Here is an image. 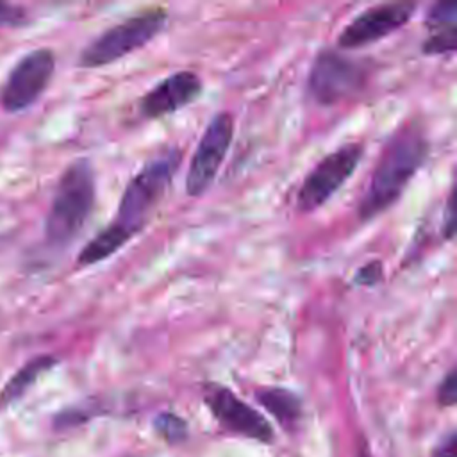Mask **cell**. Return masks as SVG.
Returning a JSON list of instances; mask_svg holds the SVG:
<instances>
[{"label":"cell","mask_w":457,"mask_h":457,"mask_svg":"<svg viewBox=\"0 0 457 457\" xmlns=\"http://www.w3.org/2000/svg\"><path fill=\"white\" fill-rule=\"evenodd\" d=\"M96 198L95 170L87 159L73 161L61 175L45 220V237L54 248L68 246L89 220Z\"/></svg>","instance_id":"cell-2"},{"label":"cell","mask_w":457,"mask_h":457,"mask_svg":"<svg viewBox=\"0 0 457 457\" xmlns=\"http://www.w3.org/2000/svg\"><path fill=\"white\" fill-rule=\"evenodd\" d=\"M205 403L209 405L214 418L230 432L262 443H270L273 439V430L266 418L239 400L230 389L211 384L205 391Z\"/></svg>","instance_id":"cell-10"},{"label":"cell","mask_w":457,"mask_h":457,"mask_svg":"<svg viewBox=\"0 0 457 457\" xmlns=\"http://www.w3.org/2000/svg\"><path fill=\"white\" fill-rule=\"evenodd\" d=\"M55 364H57V359L54 355H37L27 361L2 387L0 409L9 407L16 400H20L32 387V384H36V380Z\"/></svg>","instance_id":"cell-12"},{"label":"cell","mask_w":457,"mask_h":457,"mask_svg":"<svg viewBox=\"0 0 457 457\" xmlns=\"http://www.w3.org/2000/svg\"><path fill=\"white\" fill-rule=\"evenodd\" d=\"M255 398L266 407L282 425H293L300 418V400L291 391L282 387H268L255 393Z\"/></svg>","instance_id":"cell-13"},{"label":"cell","mask_w":457,"mask_h":457,"mask_svg":"<svg viewBox=\"0 0 457 457\" xmlns=\"http://www.w3.org/2000/svg\"><path fill=\"white\" fill-rule=\"evenodd\" d=\"M457 46V29L455 27H446V29H437L428 36L423 45L421 52L427 55H443V54H452Z\"/></svg>","instance_id":"cell-14"},{"label":"cell","mask_w":457,"mask_h":457,"mask_svg":"<svg viewBox=\"0 0 457 457\" xmlns=\"http://www.w3.org/2000/svg\"><path fill=\"white\" fill-rule=\"evenodd\" d=\"M27 21V12L21 7L0 2V27H18Z\"/></svg>","instance_id":"cell-19"},{"label":"cell","mask_w":457,"mask_h":457,"mask_svg":"<svg viewBox=\"0 0 457 457\" xmlns=\"http://www.w3.org/2000/svg\"><path fill=\"white\" fill-rule=\"evenodd\" d=\"M362 154V145L353 141L336 148L318 161L298 189L296 209L303 214L320 209L353 175Z\"/></svg>","instance_id":"cell-5"},{"label":"cell","mask_w":457,"mask_h":457,"mask_svg":"<svg viewBox=\"0 0 457 457\" xmlns=\"http://www.w3.org/2000/svg\"><path fill=\"white\" fill-rule=\"evenodd\" d=\"M168 12L161 7L137 12L95 37L79 55L80 68H102L148 45L166 25Z\"/></svg>","instance_id":"cell-4"},{"label":"cell","mask_w":457,"mask_h":457,"mask_svg":"<svg viewBox=\"0 0 457 457\" xmlns=\"http://www.w3.org/2000/svg\"><path fill=\"white\" fill-rule=\"evenodd\" d=\"M155 428L159 430V434L162 437H166L171 443H177V441L184 439V436H186L184 420H180L179 416L170 414V412H164L155 420Z\"/></svg>","instance_id":"cell-16"},{"label":"cell","mask_w":457,"mask_h":457,"mask_svg":"<svg viewBox=\"0 0 457 457\" xmlns=\"http://www.w3.org/2000/svg\"><path fill=\"white\" fill-rule=\"evenodd\" d=\"M55 71V54L37 48L25 54L9 71L0 93V104L7 112L29 109L48 87Z\"/></svg>","instance_id":"cell-8"},{"label":"cell","mask_w":457,"mask_h":457,"mask_svg":"<svg viewBox=\"0 0 457 457\" xmlns=\"http://www.w3.org/2000/svg\"><path fill=\"white\" fill-rule=\"evenodd\" d=\"M234 137V118L218 112L205 127L187 168L186 193L193 198L204 195L216 179Z\"/></svg>","instance_id":"cell-7"},{"label":"cell","mask_w":457,"mask_h":457,"mask_svg":"<svg viewBox=\"0 0 457 457\" xmlns=\"http://www.w3.org/2000/svg\"><path fill=\"white\" fill-rule=\"evenodd\" d=\"M382 262L380 261H370L368 264H364L362 268L357 270L355 275V282L362 284V286H375L377 282L382 280Z\"/></svg>","instance_id":"cell-17"},{"label":"cell","mask_w":457,"mask_h":457,"mask_svg":"<svg viewBox=\"0 0 457 457\" xmlns=\"http://www.w3.org/2000/svg\"><path fill=\"white\" fill-rule=\"evenodd\" d=\"M416 11L412 2L378 4L359 12L337 36V46L343 50L362 48L402 29Z\"/></svg>","instance_id":"cell-9"},{"label":"cell","mask_w":457,"mask_h":457,"mask_svg":"<svg viewBox=\"0 0 457 457\" xmlns=\"http://www.w3.org/2000/svg\"><path fill=\"white\" fill-rule=\"evenodd\" d=\"M455 450H457V436L453 432H450L437 446L434 452V457H455Z\"/></svg>","instance_id":"cell-20"},{"label":"cell","mask_w":457,"mask_h":457,"mask_svg":"<svg viewBox=\"0 0 457 457\" xmlns=\"http://www.w3.org/2000/svg\"><path fill=\"white\" fill-rule=\"evenodd\" d=\"M180 164V152L170 148L161 155L150 159L127 184L116 218L111 221L129 241L146 225L154 209L164 198L175 171Z\"/></svg>","instance_id":"cell-3"},{"label":"cell","mask_w":457,"mask_h":457,"mask_svg":"<svg viewBox=\"0 0 457 457\" xmlns=\"http://www.w3.org/2000/svg\"><path fill=\"white\" fill-rule=\"evenodd\" d=\"M455 21H457V5L453 2H437L428 9L425 16V23L432 30L455 27Z\"/></svg>","instance_id":"cell-15"},{"label":"cell","mask_w":457,"mask_h":457,"mask_svg":"<svg viewBox=\"0 0 457 457\" xmlns=\"http://www.w3.org/2000/svg\"><path fill=\"white\" fill-rule=\"evenodd\" d=\"M202 79L189 70H180L157 82L139 100V111L145 118H162L193 104L202 93Z\"/></svg>","instance_id":"cell-11"},{"label":"cell","mask_w":457,"mask_h":457,"mask_svg":"<svg viewBox=\"0 0 457 457\" xmlns=\"http://www.w3.org/2000/svg\"><path fill=\"white\" fill-rule=\"evenodd\" d=\"M428 155V141L416 123L402 125L384 145L370 184L357 207L361 221L387 211L405 191Z\"/></svg>","instance_id":"cell-1"},{"label":"cell","mask_w":457,"mask_h":457,"mask_svg":"<svg viewBox=\"0 0 457 457\" xmlns=\"http://www.w3.org/2000/svg\"><path fill=\"white\" fill-rule=\"evenodd\" d=\"M368 70L336 50H323L316 55L307 89L320 105H336L355 95L366 82Z\"/></svg>","instance_id":"cell-6"},{"label":"cell","mask_w":457,"mask_h":457,"mask_svg":"<svg viewBox=\"0 0 457 457\" xmlns=\"http://www.w3.org/2000/svg\"><path fill=\"white\" fill-rule=\"evenodd\" d=\"M455 398H457V380H455V371L450 370L437 389V400L443 407H450L455 403Z\"/></svg>","instance_id":"cell-18"}]
</instances>
